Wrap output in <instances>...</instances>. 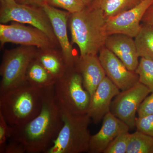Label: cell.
<instances>
[{
  "label": "cell",
  "mask_w": 153,
  "mask_h": 153,
  "mask_svg": "<svg viewBox=\"0 0 153 153\" xmlns=\"http://www.w3.org/2000/svg\"><path fill=\"white\" fill-rule=\"evenodd\" d=\"M63 124L60 107L54 96V85L44 90L42 108L33 119L13 128L10 138L20 142L27 153H46Z\"/></svg>",
  "instance_id": "1"
},
{
  "label": "cell",
  "mask_w": 153,
  "mask_h": 153,
  "mask_svg": "<svg viewBox=\"0 0 153 153\" xmlns=\"http://www.w3.org/2000/svg\"><path fill=\"white\" fill-rule=\"evenodd\" d=\"M68 21L72 43L78 46L80 57L97 55L105 47L108 36L105 30L106 19L101 10L86 7L70 14Z\"/></svg>",
  "instance_id": "2"
},
{
  "label": "cell",
  "mask_w": 153,
  "mask_h": 153,
  "mask_svg": "<svg viewBox=\"0 0 153 153\" xmlns=\"http://www.w3.org/2000/svg\"><path fill=\"white\" fill-rule=\"evenodd\" d=\"M45 89L24 81L0 95V113L11 126L27 123L41 111Z\"/></svg>",
  "instance_id": "3"
},
{
  "label": "cell",
  "mask_w": 153,
  "mask_h": 153,
  "mask_svg": "<svg viewBox=\"0 0 153 153\" xmlns=\"http://www.w3.org/2000/svg\"><path fill=\"white\" fill-rule=\"evenodd\" d=\"M61 111L63 127L46 153L88 152L91 136L88 129L90 117L88 114H74Z\"/></svg>",
  "instance_id": "4"
},
{
  "label": "cell",
  "mask_w": 153,
  "mask_h": 153,
  "mask_svg": "<svg viewBox=\"0 0 153 153\" xmlns=\"http://www.w3.org/2000/svg\"><path fill=\"white\" fill-rule=\"evenodd\" d=\"M54 96L62 111L74 114H87L91 96L83 85L82 76L74 68H68L54 85Z\"/></svg>",
  "instance_id": "5"
},
{
  "label": "cell",
  "mask_w": 153,
  "mask_h": 153,
  "mask_svg": "<svg viewBox=\"0 0 153 153\" xmlns=\"http://www.w3.org/2000/svg\"><path fill=\"white\" fill-rule=\"evenodd\" d=\"M37 52L34 47L23 46L5 52L0 68V95L25 81L28 66Z\"/></svg>",
  "instance_id": "6"
},
{
  "label": "cell",
  "mask_w": 153,
  "mask_h": 153,
  "mask_svg": "<svg viewBox=\"0 0 153 153\" xmlns=\"http://www.w3.org/2000/svg\"><path fill=\"white\" fill-rule=\"evenodd\" d=\"M28 24L45 33L55 44L57 40L50 20L41 7L24 4L16 1L1 4L0 22H10Z\"/></svg>",
  "instance_id": "7"
},
{
  "label": "cell",
  "mask_w": 153,
  "mask_h": 153,
  "mask_svg": "<svg viewBox=\"0 0 153 153\" xmlns=\"http://www.w3.org/2000/svg\"><path fill=\"white\" fill-rule=\"evenodd\" d=\"M151 93L146 86L139 82L122 91L116 96L111 105L110 112L124 122L130 128L135 127L136 117L144 100Z\"/></svg>",
  "instance_id": "8"
},
{
  "label": "cell",
  "mask_w": 153,
  "mask_h": 153,
  "mask_svg": "<svg viewBox=\"0 0 153 153\" xmlns=\"http://www.w3.org/2000/svg\"><path fill=\"white\" fill-rule=\"evenodd\" d=\"M0 42L1 46L11 43L42 49L53 48L55 44L41 30L16 22L10 25L1 24Z\"/></svg>",
  "instance_id": "9"
},
{
  "label": "cell",
  "mask_w": 153,
  "mask_h": 153,
  "mask_svg": "<svg viewBox=\"0 0 153 153\" xmlns=\"http://www.w3.org/2000/svg\"><path fill=\"white\" fill-rule=\"evenodd\" d=\"M153 0H142L135 7L115 16L106 19L105 30L108 36L122 34L134 38L141 28L140 22Z\"/></svg>",
  "instance_id": "10"
},
{
  "label": "cell",
  "mask_w": 153,
  "mask_h": 153,
  "mask_svg": "<svg viewBox=\"0 0 153 153\" xmlns=\"http://www.w3.org/2000/svg\"><path fill=\"white\" fill-rule=\"evenodd\" d=\"M41 7L50 20L67 68H74L79 58H76L74 55V50L68 39L67 22L70 13L52 7L46 3Z\"/></svg>",
  "instance_id": "11"
},
{
  "label": "cell",
  "mask_w": 153,
  "mask_h": 153,
  "mask_svg": "<svg viewBox=\"0 0 153 153\" xmlns=\"http://www.w3.org/2000/svg\"><path fill=\"white\" fill-rule=\"evenodd\" d=\"M99 59L106 76L120 90L130 88L139 82L135 71L129 70L120 59L105 47L99 53Z\"/></svg>",
  "instance_id": "12"
},
{
  "label": "cell",
  "mask_w": 153,
  "mask_h": 153,
  "mask_svg": "<svg viewBox=\"0 0 153 153\" xmlns=\"http://www.w3.org/2000/svg\"><path fill=\"white\" fill-rule=\"evenodd\" d=\"M120 92V89L107 76L100 82L91 97L88 111V114L94 123L97 124L110 112L113 100Z\"/></svg>",
  "instance_id": "13"
},
{
  "label": "cell",
  "mask_w": 153,
  "mask_h": 153,
  "mask_svg": "<svg viewBox=\"0 0 153 153\" xmlns=\"http://www.w3.org/2000/svg\"><path fill=\"white\" fill-rule=\"evenodd\" d=\"M128 126L110 112L103 118L102 125L97 133L91 135L88 152L103 153L120 134L128 131Z\"/></svg>",
  "instance_id": "14"
},
{
  "label": "cell",
  "mask_w": 153,
  "mask_h": 153,
  "mask_svg": "<svg viewBox=\"0 0 153 153\" xmlns=\"http://www.w3.org/2000/svg\"><path fill=\"white\" fill-rule=\"evenodd\" d=\"M134 38L124 34H113L108 36L105 44V47L131 71H135L139 63L140 57Z\"/></svg>",
  "instance_id": "15"
},
{
  "label": "cell",
  "mask_w": 153,
  "mask_h": 153,
  "mask_svg": "<svg viewBox=\"0 0 153 153\" xmlns=\"http://www.w3.org/2000/svg\"><path fill=\"white\" fill-rule=\"evenodd\" d=\"M81 74L84 88L91 97L106 76L97 55L80 57L74 66Z\"/></svg>",
  "instance_id": "16"
},
{
  "label": "cell",
  "mask_w": 153,
  "mask_h": 153,
  "mask_svg": "<svg viewBox=\"0 0 153 153\" xmlns=\"http://www.w3.org/2000/svg\"><path fill=\"white\" fill-rule=\"evenodd\" d=\"M52 49H40L36 58L56 80L64 75L68 68L61 52Z\"/></svg>",
  "instance_id": "17"
},
{
  "label": "cell",
  "mask_w": 153,
  "mask_h": 153,
  "mask_svg": "<svg viewBox=\"0 0 153 153\" xmlns=\"http://www.w3.org/2000/svg\"><path fill=\"white\" fill-rule=\"evenodd\" d=\"M25 81L34 87L45 89L54 85L56 80L35 57L28 66Z\"/></svg>",
  "instance_id": "18"
},
{
  "label": "cell",
  "mask_w": 153,
  "mask_h": 153,
  "mask_svg": "<svg viewBox=\"0 0 153 153\" xmlns=\"http://www.w3.org/2000/svg\"><path fill=\"white\" fill-rule=\"evenodd\" d=\"M142 0H94L90 7L101 10L105 19L115 16L135 7Z\"/></svg>",
  "instance_id": "19"
},
{
  "label": "cell",
  "mask_w": 153,
  "mask_h": 153,
  "mask_svg": "<svg viewBox=\"0 0 153 153\" xmlns=\"http://www.w3.org/2000/svg\"><path fill=\"white\" fill-rule=\"evenodd\" d=\"M139 57L153 61V26L142 24L139 33L134 38Z\"/></svg>",
  "instance_id": "20"
},
{
  "label": "cell",
  "mask_w": 153,
  "mask_h": 153,
  "mask_svg": "<svg viewBox=\"0 0 153 153\" xmlns=\"http://www.w3.org/2000/svg\"><path fill=\"white\" fill-rule=\"evenodd\" d=\"M126 153H153V137L137 130L131 134Z\"/></svg>",
  "instance_id": "21"
},
{
  "label": "cell",
  "mask_w": 153,
  "mask_h": 153,
  "mask_svg": "<svg viewBox=\"0 0 153 153\" xmlns=\"http://www.w3.org/2000/svg\"><path fill=\"white\" fill-rule=\"evenodd\" d=\"M136 73L139 76V82L153 92V61L141 57Z\"/></svg>",
  "instance_id": "22"
},
{
  "label": "cell",
  "mask_w": 153,
  "mask_h": 153,
  "mask_svg": "<svg viewBox=\"0 0 153 153\" xmlns=\"http://www.w3.org/2000/svg\"><path fill=\"white\" fill-rule=\"evenodd\" d=\"M44 3L64 9L71 14L80 12L86 7L81 0H44Z\"/></svg>",
  "instance_id": "23"
},
{
  "label": "cell",
  "mask_w": 153,
  "mask_h": 153,
  "mask_svg": "<svg viewBox=\"0 0 153 153\" xmlns=\"http://www.w3.org/2000/svg\"><path fill=\"white\" fill-rule=\"evenodd\" d=\"M130 135L129 131L125 132L119 135L103 153H126Z\"/></svg>",
  "instance_id": "24"
},
{
  "label": "cell",
  "mask_w": 153,
  "mask_h": 153,
  "mask_svg": "<svg viewBox=\"0 0 153 153\" xmlns=\"http://www.w3.org/2000/svg\"><path fill=\"white\" fill-rule=\"evenodd\" d=\"M13 128L0 113V153H4L7 140L10 138Z\"/></svg>",
  "instance_id": "25"
},
{
  "label": "cell",
  "mask_w": 153,
  "mask_h": 153,
  "mask_svg": "<svg viewBox=\"0 0 153 153\" xmlns=\"http://www.w3.org/2000/svg\"><path fill=\"white\" fill-rule=\"evenodd\" d=\"M135 127L137 130L153 137V114L137 117Z\"/></svg>",
  "instance_id": "26"
},
{
  "label": "cell",
  "mask_w": 153,
  "mask_h": 153,
  "mask_svg": "<svg viewBox=\"0 0 153 153\" xmlns=\"http://www.w3.org/2000/svg\"><path fill=\"white\" fill-rule=\"evenodd\" d=\"M137 113L138 117L153 114V92L144 100L140 105Z\"/></svg>",
  "instance_id": "27"
},
{
  "label": "cell",
  "mask_w": 153,
  "mask_h": 153,
  "mask_svg": "<svg viewBox=\"0 0 153 153\" xmlns=\"http://www.w3.org/2000/svg\"><path fill=\"white\" fill-rule=\"evenodd\" d=\"M8 143H7L4 153H25L26 150L24 145L20 142L10 139Z\"/></svg>",
  "instance_id": "28"
},
{
  "label": "cell",
  "mask_w": 153,
  "mask_h": 153,
  "mask_svg": "<svg viewBox=\"0 0 153 153\" xmlns=\"http://www.w3.org/2000/svg\"><path fill=\"white\" fill-rule=\"evenodd\" d=\"M142 24L153 26V2L151 4L144 15Z\"/></svg>",
  "instance_id": "29"
},
{
  "label": "cell",
  "mask_w": 153,
  "mask_h": 153,
  "mask_svg": "<svg viewBox=\"0 0 153 153\" xmlns=\"http://www.w3.org/2000/svg\"><path fill=\"white\" fill-rule=\"evenodd\" d=\"M16 1L20 4L38 7H41L44 4V0H16Z\"/></svg>",
  "instance_id": "30"
},
{
  "label": "cell",
  "mask_w": 153,
  "mask_h": 153,
  "mask_svg": "<svg viewBox=\"0 0 153 153\" xmlns=\"http://www.w3.org/2000/svg\"><path fill=\"white\" fill-rule=\"evenodd\" d=\"M82 2L85 4L86 7H89L92 4V2L94 0H81Z\"/></svg>",
  "instance_id": "31"
},
{
  "label": "cell",
  "mask_w": 153,
  "mask_h": 153,
  "mask_svg": "<svg viewBox=\"0 0 153 153\" xmlns=\"http://www.w3.org/2000/svg\"><path fill=\"white\" fill-rule=\"evenodd\" d=\"M1 4L3 3L11 2L15 1L16 0H0Z\"/></svg>",
  "instance_id": "32"
}]
</instances>
